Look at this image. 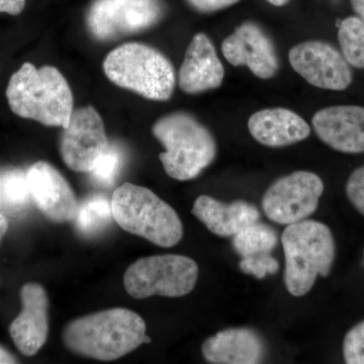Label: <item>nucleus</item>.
Wrapping results in <instances>:
<instances>
[{"mask_svg":"<svg viewBox=\"0 0 364 364\" xmlns=\"http://www.w3.org/2000/svg\"><path fill=\"white\" fill-rule=\"evenodd\" d=\"M203 358L214 364H256L265 356L264 340L250 328H230L203 342Z\"/></svg>","mask_w":364,"mask_h":364,"instance_id":"f3484780","label":"nucleus"},{"mask_svg":"<svg viewBox=\"0 0 364 364\" xmlns=\"http://www.w3.org/2000/svg\"><path fill=\"white\" fill-rule=\"evenodd\" d=\"M225 69L215 46L200 33L189 43L178 73L179 87L189 95L215 90L222 85Z\"/></svg>","mask_w":364,"mask_h":364,"instance_id":"dca6fc26","label":"nucleus"},{"mask_svg":"<svg viewBox=\"0 0 364 364\" xmlns=\"http://www.w3.org/2000/svg\"><path fill=\"white\" fill-rule=\"evenodd\" d=\"M193 214L213 234L224 238L233 237L244 228L260 219V212L252 203L241 200L222 203L208 196H200L196 198Z\"/></svg>","mask_w":364,"mask_h":364,"instance_id":"6ab92c4d","label":"nucleus"},{"mask_svg":"<svg viewBox=\"0 0 364 364\" xmlns=\"http://www.w3.org/2000/svg\"><path fill=\"white\" fill-rule=\"evenodd\" d=\"M198 267L188 256H148L134 262L124 275L127 293L134 299L152 296L181 298L195 289Z\"/></svg>","mask_w":364,"mask_h":364,"instance_id":"0eeeda50","label":"nucleus"},{"mask_svg":"<svg viewBox=\"0 0 364 364\" xmlns=\"http://www.w3.org/2000/svg\"><path fill=\"white\" fill-rule=\"evenodd\" d=\"M248 130L258 143L270 148L294 145L311 134L310 126L305 119L284 107L256 112L249 117Z\"/></svg>","mask_w":364,"mask_h":364,"instance_id":"a211bd4d","label":"nucleus"},{"mask_svg":"<svg viewBox=\"0 0 364 364\" xmlns=\"http://www.w3.org/2000/svg\"><path fill=\"white\" fill-rule=\"evenodd\" d=\"M26 0H0V13L18 16L25 9Z\"/></svg>","mask_w":364,"mask_h":364,"instance_id":"c85d7f7f","label":"nucleus"},{"mask_svg":"<svg viewBox=\"0 0 364 364\" xmlns=\"http://www.w3.org/2000/svg\"><path fill=\"white\" fill-rule=\"evenodd\" d=\"M6 97L16 116L48 127L67 128L74 112L73 93L56 67L26 62L11 76Z\"/></svg>","mask_w":364,"mask_h":364,"instance_id":"f03ea898","label":"nucleus"},{"mask_svg":"<svg viewBox=\"0 0 364 364\" xmlns=\"http://www.w3.org/2000/svg\"><path fill=\"white\" fill-rule=\"evenodd\" d=\"M104 71L114 85L156 102L171 97L176 71L161 52L141 43H127L112 50L104 61Z\"/></svg>","mask_w":364,"mask_h":364,"instance_id":"423d86ee","label":"nucleus"},{"mask_svg":"<svg viewBox=\"0 0 364 364\" xmlns=\"http://www.w3.org/2000/svg\"><path fill=\"white\" fill-rule=\"evenodd\" d=\"M63 341L69 350L97 360L123 358L143 343H150L141 316L117 308L76 318L66 326Z\"/></svg>","mask_w":364,"mask_h":364,"instance_id":"f257e3e1","label":"nucleus"},{"mask_svg":"<svg viewBox=\"0 0 364 364\" xmlns=\"http://www.w3.org/2000/svg\"><path fill=\"white\" fill-rule=\"evenodd\" d=\"M164 11L161 0H95L86 23L95 39L114 40L156 25Z\"/></svg>","mask_w":364,"mask_h":364,"instance_id":"6e6552de","label":"nucleus"},{"mask_svg":"<svg viewBox=\"0 0 364 364\" xmlns=\"http://www.w3.org/2000/svg\"><path fill=\"white\" fill-rule=\"evenodd\" d=\"M343 358L348 364H364V320L345 335Z\"/></svg>","mask_w":364,"mask_h":364,"instance_id":"a878e982","label":"nucleus"},{"mask_svg":"<svg viewBox=\"0 0 364 364\" xmlns=\"http://www.w3.org/2000/svg\"><path fill=\"white\" fill-rule=\"evenodd\" d=\"M31 196L53 222H75L79 203L71 186L50 163L36 162L26 171Z\"/></svg>","mask_w":364,"mask_h":364,"instance_id":"ddd939ff","label":"nucleus"},{"mask_svg":"<svg viewBox=\"0 0 364 364\" xmlns=\"http://www.w3.org/2000/svg\"><path fill=\"white\" fill-rule=\"evenodd\" d=\"M338 40L349 65L364 69V21L358 16L345 18L339 26Z\"/></svg>","mask_w":364,"mask_h":364,"instance_id":"5701e85b","label":"nucleus"},{"mask_svg":"<svg viewBox=\"0 0 364 364\" xmlns=\"http://www.w3.org/2000/svg\"><path fill=\"white\" fill-rule=\"evenodd\" d=\"M16 359L6 350L0 347V364L16 363Z\"/></svg>","mask_w":364,"mask_h":364,"instance_id":"7c9ffc66","label":"nucleus"},{"mask_svg":"<svg viewBox=\"0 0 364 364\" xmlns=\"http://www.w3.org/2000/svg\"><path fill=\"white\" fill-rule=\"evenodd\" d=\"M7 228H9V223H7V220L4 217V215L0 214V241H1L2 237L6 235Z\"/></svg>","mask_w":364,"mask_h":364,"instance_id":"2f4dec72","label":"nucleus"},{"mask_svg":"<svg viewBox=\"0 0 364 364\" xmlns=\"http://www.w3.org/2000/svg\"><path fill=\"white\" fill-rule=\"evenodd\" d=\"M189 6L200 13L210 14L234 6L240 0H186Z\"/></svg>","mask_w":364,"mask_h":364,"instance_id":"cd10ccee","label":"nucleus"},{"mask_svg":"<svg viewBox=\"0 0 364 364\" xmlns=\"http://www.w3.org/2000/svg\"><path fill=\"white\" fill-rule=\"evenodd\" d=\"M23 310L9 332L18 350L26 356L35 355L44 346L49 332L47 294L38 284H26L21 291Z\"/></svg>","mask_w":364,"mask_h":364,"instance_id":"2eb2a0df","label":"nucleus"},{"mask_svg":"<svg viewBox=\"0 0 364 364\" xmlns=\"http://www.w3.org/2000/svg\"><path fill=\"white\" fill-rule=\"evenodd\" d=\"M351 6L358 18L364 21V0H351Z\"/></svg>","mask_w":364,"mask_h":364,"instance_id":"c756f323","label":"nucleus"},{"mask_svg":"<svg viewBox=\"0 0 364 364\" xmlns=\"http://www.w3.org/2000/svg\"><path fill=\"white\" fill-rule=\"evenodd\" d=\"M279 244V236L273 228L262 223H253L235 234L232 245L241 258L258 254L272 253Z\"/></svg>","mask_w":364,"mask_h":364,"instance_id":"aec40b11","label":"nucleus"},{"mask_svg":"<svg viewBox=\"0 0 364 364\" xmlns=\"http://www.w3.org/2000/svg\"><path fill=\"white\" fill-rule=\"evenodd\" d=\"M345 191L349 202L364 217V165L352 172Z\"/></svg>","mask_w":364,"mask_h":364,"instance_id":"bb28decb","label":"nucleus"},{"mask_svg":"<svg viewBox=\"0 0 364 364\" xmlns=\"http://www.w3.org/2000/svg\"><path fill=\"white\" fill-rule=\"evenodd\" d=\"M222 52L233 66H246L256 77L270 79L279 68L277 50L260 26L246 21L223 41Z\"/></svg>","mask_w":364,"mask_h":364,"instance_id":"f8f14e48","label":"nucleus"},{"mask_svg":"<svg viewBox=\"0 0 364 364\" xmlns=\"http://www.w3.org/2000/svg\"><path fill=\"white\" fill-rule=\"evenodd\" d=\"M289 63L311 85L342 91L352 82V71L342 53L323 41H306L291 48Z\"/></svg>","mask_w":364,"mask_h":364,"instance_id":"9b49d317","label":"nucleus"},{"mask_svg":"<svg viewBox=\"0 0 364 364\" xmlns=\"http://www.w3.org/2000/svg\"><path fill=\"white\" fill-rule=\"evenodd\" d=\"M112 217L129 233L160 247H173L183 237V226L176 210L150 189L124 183L112 195Z\"/></svg>","mask_w":364,"mask_h":364,"instance_id":"39448f33","label":"nucleus"},{"mask_svg":"<svg viewBox=\"0 0 364 364\" xmlns=\"http://www.w3.org/2000/svg\"><path fill=\"white\" fill-rule=\"evenodd\" d=\"M240 269L246 274H251L257 279H263L267 275L274 274L279 272V262L272 254H258L242 258Z\"/></svg>","mask_w":364,"mask_h":364,"instance_id":"393cba45","label":"nucleus"},{"mask_svg":"<svg viewBox=\"0 0 364 364\" xmlns=\"http://www.w3.org/2000/svg\"><path fill=\"white\" fill-rule=\"evenodd\" d=\"M152 133L165 148L159 155L163 168L176 181L196 178L217 156L214 136L188 112H172L160 117Z\"/></svg>","mask_w":364,"mask_h":364,"instance_id":"7ed1b4c3","label":"nucleus"},{"mask_svg":"<svg viewBox=\"0 0 364 364\" xmlns=\"http://www.w3.org/2000/svg\"><path fill=\"white\" fill-rule=\"evenodd\" d=\"M123 162L124 156L121 149L116 145L109 144L107 150L97 160L95 168L91 170V178L105 188L114 186L123 166Z\"/></svg>","mask_w":364,"mask_h":364,"instance_id":"b1692460","label":"nucleus"},{"mask_svg":"<svg viewBox=\"0 0 364 364\" xmlns=\"http://www.w3.org/2000/svg\"><path fill=\"white\" fill-rule=\"evenodd\" d=\"M314 130L323 143L346 154L364 153V107L335 105L316 112Z\"/></svg>","mask_w":364,"mask_h":364,"instance_id":"4468645a","label":"nucleus"},{"mask_svg":"<svg viewBox=\"0 0 364 364\" xmlns=\"http://www.w3.org/2000/svg\"><path fill=\"white\" fill-rule=\"evenodd\" d=\"M286 267L284 284L294 296L310 293L318 275L329 277L336 245L327 225L313 220L287 225L282 236Z\"/></svg>","mask_w":364,"mask_h":364,"instance_id":"20e7f679","label":"nucleus"},{"mask_svg":"<svg viewBox=\"0 0 364 364\" xmlns=\"http://www.w3.org/2000/svg\"><path fill=\"white\" fill-rule=\"evenodd\" d=\"M324 182L311 171H296L273 182L262 198V208L270 221L291 225L304 221L317 210Z\"/></svg>","mask_w":364,"mask_h":364,"instance_id":"1a4fd4ad","label":"nucleus"},{"mask_svg":"<svg viewBox=\"0 0 364 364\" xmlns=\"http://www.w3.org/2000/svg\"><path fill=\"white\" fill-rule=\"evenodd\" d=\"M26 172L21 169H9L0 172V208L7 212H21L30 203Z\"/></svg>","mask_w":364,"mask_h":364,"instance_id":"412c9836","label":"nucleus"},{"mask_svg":"<svg viewBox=\"0 0 364 364\" xmlns=\"http://www.w3.org/2000/svg\"><path fill=\"white\" fill-rule=\"evenodd\" d=\"M267 1L273 6L280 7L286 6L287 2H289V0H267Z\"/></svg>","mask_w":364,"mask_h":364,"instance_id":"473e14b6","label":"nucleus"},{"mask_svg":"<svg viewBox=\"0 0 364 364\" xmlns=\"http://www.w3.org/2000/svg\"><path fill=\"white\" fill-rule=\"evenodd\" d=\"M114 219L112 203L104 196H93L79 205L76 228L85 236H95L104 231Z\"/></svg>","mask_w":364,"mask_h":364,"instance_id":"4be33fe9","label":"nucleus"},{"mask_svg":"<svg viewBox=\"0 0 364 364\" xmlns=\"http://www.w3.org/2000/svg\"><path fill=\"white\" fill-rule=\"evenodd\" d=\"M104 122L92 107L76 109L60 139V153L71 170L90 173L109 148Z\"/></svg>","mask_w":364,"mask_h":364,"instance_id":"9d476101","label":"nucleus"},{"mask_svg":"<svg viewBox=\"0 0 364 364\" xmlns=\"http://www.w3.org/2000/svg\"><path fill=\"white\" fill-rule=\"evenodd\" d=\"M363 262H364V252H363Z\"/></svg>","mask_w":364,"mask_h":364,"instance_id":"72a5a7b5","label":"nucleus"}]
</instances>
